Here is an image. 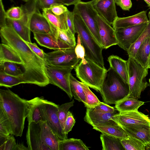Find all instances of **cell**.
<instances>
[{"instance_id":"11","label":"cell","mask_w":150,"mask_h":150,"mask_svg":"<svg viewBox=\"0 0 150 150\" xmlns=\"http://www.w3.org/2000/svg\"><path fill=\"white\" fill-rule=\"evenodd\" d=\"M58 105L44 99L43 100L42 110L45 122L60 140L67 138L61 125L57 114Z\"/></svg>"},{"instance_id":"43","label":"cell","mask_w":150,"mask_h":150,"mask_svg":"<svg viewBox=\"0 0 150 150\" xmlns=\"http://www.w3.org/2000/svg\"><path fill=\"white\" fill-rule=\"evenodd\" d=\"M75 122L72 113L69 111L63 128V130L65 134H68V133L71 130Z\"/></svg>"},{"instance_id":"20","label":"cell","mask_w":150,"mask_h":150,"mask_svg":"<svg viewBox=\"0 0 150 150\" xmlns=\"http://www.w3.org/2000/svg\"><path fill=\"white\" fill-rule=\"evenodd\" d=\"M42 97H36L28 100L29 108L27 117L28 123L45 122L42 110Z\"/></svg>"},{"instance_id":"29","label":"cell","mask_w":150,"mask_h":150,"mask_svg":"<svg viewBox=\"0 0 150 150\" xmlns=\"http://www.w3.org/2000/svg\"><path fill=\"white\" fill-rule=\"evenodd\" d=\"M87 146L81 139L73 138L60 140L59 150H89Z\"/></svg>"},{"instance_id":"32","label":"cell","mask_w":150,"mask_h":150,"mask_svg":"<svg viewBox=\"0 0 150 150\" xmlns=\"http://www.w3.org/2000/svg\"><path fill=\"white\" fill-rule=\"evenodd\" d=\"M11 134L13 135V132L11 124L5 113L0 108V138L3 140L2 143Z\"/></svg>"},{"instance_id":"21","label":"cell","mask_w":150,"mask_h":150,"mask_svg":"<svg viewBox=\"0 0 150 150\" xmlns=\"http://www.w3.org/2000/svg\"><path fill=\"white\" fill-rule=\"evenodd\" d=\"M29 27L33 33L47 34L51 31V27L48 21L40 12L39 10L35 12L30 18Z\"/></svg>"},{"instance_id":"17","label":"cell","mask_w":150,"mask_h":150,"mask_svg":"<svg viewBox=\"0 0 150 150\" xmlns=\"http://www.w3.org/2000/svg\"><path fill=\"white\" fill-rule=\"evenodd\" d=\"M33 34L38 44L48 48L55 50L71 47L59 39L51 30L47 34L34 33Z\"/></svg>"},{"instance_id":"41","label":"cell","mask_w":150,"mask_h":150,"mask_svg":"<svg viewBox=\"0 0 150 150\" xmlns=\"http://www.w3.org/2000/svg\"><path fill=\"white\" fill-rule=\"evenodd\" d=\"M75 50L77 57L81 59L82 62L85 63L87 62L85 58V49L81 44L80 37L78 35L77 37V43L75 47Z\"/></svg>"},{"instance_id":"42","label":"cell","mask_w":150,"mask_h":150,"mask_svg":"<svg viewBox=\"0 0 150 150\" xmlns=\"http://www.w3.org/2000/svg\"><path fill=\"white\" fill-rule=\"evenodd\" d=\"M12 135H9L6 141L0 145V150H14L17 143Z\"/></svg>"},{"instance_id":"37","label":"cell","mask_w":150,"mask_h":150,"mask_svg":"<svg viewBox=\"0 0 150 150\" xmlns=\"http://www.w3.org/2000/svg\"><path fill=\"white\" fill-rule=\"evenodd\" d=\"M16 64L10 62H0V69L8 75L20 77L23 75V72Z\"/></svg>"},{"instance_id":"16","label":"cell","mask_w":150,"mask_h":150,"mask_svg":"<svg viewBox=\"0 0 150 150\" xmlns=\"http://www.w3.org/2000/svg\"><path fill=\"white\" fill-rule=\"evenodd\" d=\"M129 135L142 142L150 148V124L130 125L121 127Z\"/></svg>"},{"instance_id":"23","label":"cell","mask_w":150,"mask_h":150,"mask_svg":"<svg viewBox=\"0 0 150 150\" xmlns=\"http://www.w3.org/2000/svg\"><path fill=\"white\" fill-rule=\"evenodd\" d=\"M110 67L115 71L128 83V76L127 61L120 57L114 55L110 56L108 58Z\"/></svg>"},{"instance_id":"48","label":"cell","mask_w":150,"mask_h":150,"mask_svg":"<svg viewBox=\"0 0 150 150\" xmlns=\"http://www.w3.org/2000/svg\"><path fill=\"white\" fill-rule=\"evenodd\" d=\"M0 29L6 26L7 24V16L3 4L2 0H0Z\"/></svg>"},{"instance_id":"8","label":"cell","mask_w":150,"mask_h":150,"mask_svg":"<svg viewBox=\"0 0 150 150\" xmlns=\"http://www.w3.org/2000/svg\"><path fill=\"white\" fill-rule=\"evenodd\" d=\"M73 12L81 18L95 38L102 46L96 19L98 13L93 8L91 1L85 2L81 1L74 5Z\"/></svg>"},{"instance_id":"35","label":"cell","mask_w":150,"mask_h":150,"mask_svg":"<svg viewBox=\"0 0 150 150\" xmlns=\"http://www.w3.org/2000/svg\"><path fill=\"white\" fill-rule=\"evenodd\" d=\"M121 143L125 150H145V145L138 139L129 136L127 139L121 140Z\"/></svg>"},{"instance_id":"56","label":"cell","mask_w":150,"mask_h":150,"mask_svg":"<svg viewBox=\"0 0 150 150\" xmlns=\"http://www.w3.org/2000/svg\"></svg>"},{"instance_id":"55","label":"cell","mask_w":150,"mask_h":150,"mask_svg":"<svg viewBox=\"0 0 150 150\" xmlns=\"http://www.w3.org/2000/svg\"><path fill=\"white\" fill-rule=\"evenodd\" d=\"M149 83H150V78L149 79Z\"/></svg>"},{"instance_id":"51","label":"cell","mask_w":150,"mask_h":150,"mask_svg":"<svg viewBox=\"0 0 150 150\" xmlns=\"http://www.w3.org/2000/svg\"><path fill=\"white\" fill-rule=\"evenodd\" d=\"M14 150H29V149L22 144L17 143Z\"/></svg>"},{"instance_id":"54","label":"cell","mask_w":150,"mask_h":150,"mask_svg":"<svg viewBox=\"0 0 150 150\" xmlns=\"http://www.w3.org/2000/svg\"><path fill=\"white\" fill-rule=\"evenodd\" d=\"M22 0L24 1H25V2H26V1H28L29 0Z\"/></svg>"},{"instance_id":"1","label":"cell","mask_w":150,"mask_h":150,"mask_svg":"<svg viewBox=\"0 0 150 150\" xmlns=\"http://www.w3.org/2000/svg\"><path fill=\"white\" fill-rule=\"evenodd\" d=\"M2 43L6 44L18 53L24 63L23 75L19 77L24 83L44 87L50 83L46 73V62L35 54L10 26L0 29Z\"/></svg>"},{"instance_id":"38","label":"cell","mask_w":150,"mask_h":150,"mask_svg":"<svg viewBox=\"0 0 150 150\" xmlns=\"http://www.w3.org/2000/svg\"><path fill=\"white\" fill-rule=\"evenodd\" d=\"M74 103V101L73 99L71 102L58 105L57 114L63 129L69 110L73 106Z\"/></svg>"},{"instance_id":"24","label":"cell","mask_w":150,"mask_h":150,"mask_svg":"<svg viewBox=\"0 0 150 150\" xmlns=\"http://www.w3.org/2000/svg\"><path fill=\"white\" fill-rule=\"evenodd\" d=\"M6 62L24 65L20 56L15 50L8 45L2 43L0 45V62Z\"/></svg>"},{"instance_id":"40","label":"cell","mask_w":150,"mask_h":150,"mask_svg":"<svg viewBox=\"0 0 150 150\" xmlns=\"http://www.w3.org/2000/svg\"><path fill=\"white\" fill-rule=\"evenodd\" d=\"M90 109L93 112L100 113H111L117 110V109L115 108L114 107L101 102L94 107Z\"/></svg>"},{"instance_id":"28","label":"cell","mask_w":150,"mask_h":150,"mask_svg":"<svg viewBox=\"0 0 150 150\" xmlns=\"http://www.w3.org/2000/svg\"><path fill=\"white\" fill-rule=\"evenodd\" d=\"M150 55V37H149L141 45L134 58L143 67L147 68Z\"/></svg>"},{"instance_id":"22","label":"cell","mask_w":150,"mask_h":150,"mask_svg":"<svg viewBox=\"0 0 150 150\" xmlns=\"http://www.w3.org/2000/svg\"><path fill=\"white\" fill-rule=\"evenodd\" d=\"M93 129L102 133L114 136L121 139L127 138L129 135L117 123L101 124L93 126Z\"/></svg>"},{"instance_id":"19","label":"cell","mask_w":150,"mask_h":150,"mask_svg":"<svg viewBox=\"0 0 150 150\" xmlns=\"http://www.w3.org/2000/svg\"><path fill=\"white\" fill-rule=\"evenodd\" d=\"M120 112L117 109L111 113H100L93 112L90 108H86L84 120L92 126L101 124L117 123L113 119V116Z\"/></svg>"},{"instance_id":"46","label":"cell","mask_w":150,"mask_h":150,"mask_svg":"<svg viewBox=\"0 0 150 150\" xmlns=\"http://www.w3.org/2000/svg\"><path fill=\"white\" fill-rule=\"evenodd\" d=\"M48 9L57 16H60L63 14L68 10L64 5L60 4L53 5Z\"/></svg>"},{"instance_id":"18","label":"cell","mask_w":150,"mask_h":150,"mask_svg":"<svg viewBox=\"0 0 150 150\" xmlns=\"http://www.w3.org/2000/svg\"><path fill=\"white\" fill-rule=\"evenodd\" d=\"M146 11H143L134 15L125 17H117L114 21L112 26L115 30L132 26L142 23H148Z\"/></svg>"},{"instance_id":"31","label":"cell","mask_w":150,"mask_h":150,"mask_svg":"<svg viewBox=\"0 0 150 150\" xmlns=\"http://www.w3.org/2000/svg\"><path fill=\"white\" fill-rule=\"evenodd\" d=\"M69 82L71 93L74 98L85 104L86 99L81 82L78 81L71 73L70 76Z\"/></svg>"},{"instance_id":"9","label":"cell","mask_w":150,"mask_h":150,"mask_svg":"<svg viewBox=\"0 0 150 150\" xmlns=\"http://www.w3.org/2000/svg\"><path fill=\"white\" fill-rule=\"evenodd\" d=\"M75 47L60 49L47 53L46 64L74 68L81 60L77 57L75 53Z\"/></svg>"},{"instance_id":"52","label":"cell","mask_w":150,"mask_h":150,"mask_svg":"<svg viewBox=\"0 0 150 150\" xmlns=\"http://www.w3.org/2000/svg\"><path fill=\"white\" fill-rule=\"evenodd\" d=\"M150 8V0H144Z\"/></svg>"},{"instance_id":"36","label":"cell","mask_w":150,"mask_h":150,"mask_svg":"<svg viewBox=\"0 0 150 150\" xmlns=\"http://www.w3.org/2000/svg\"><path fill=\"white\" fill-rule=\"evenodd\" d=\"M81 82L86 99V103L84 104L85 106L90 108L94 107L99 104L100 101L90 90L87 85L82 82Z\"/></svg>"},{"instance_id":"27","label":"cell","mask_w":150,"mask_h":150,"mask_svg":"<svg viewBox=\"0 0 150 150\" xmlns=\"http://www.w3.org/2000/svg\"><path fill=\"white\" fill-rule=\"evenodd\" d=\"M102 150H125L120 138L102 133L100 135Z\"/></svg>"},{"instance_id":"47","label":"cell","mask_w":150,"mask_h":150,"mask_svg":"<svg viewBox=\"0 0 150 150\" xmlns=\"http://www.w3.org/2000/svg\"><path fill=\"white\" fill-rule=\"evenodd\" d=\"M39 8L43 9L48 8L52 5L55 4H62L58 0H37Z\"/></svg>"},{"instance_id":"2","label":"cell","mask_w":150,"mask_h":150,"mask_svg":"<svg viewBox=\"0 0 150 150\" xmlns=\"http://www.w3.org/2000/svg\"><path fill=\"white\" fill-rule=\"evenodd\" d=\"M29 108L28 100L21 98L8 89H0V108L8 118L13 135L16 137L22 136Z\"/></svg>"},{"instance_id":"53","label":"cell","mask_w":150,"mask_h":150,"mask_svg":"<svg viewBox=\"0 0 150 150\" xmlns=\"http://www.w3.org/2000/svg\"><path fill=\"white\" fill-rule=\"evenodd\" d=\"M147 69H150V55L149 59V60L148 61V65L147 67Z\"/></svg>"},{"instance_id":"4","label":"cell","mask_w":150,"mask_h":150,"mask_svg":"<svg viewBox=\"0 0 150 150\" xmlns=\"http://www.w3.org/2000/svg\"><path fill=\"white\" fill-rule=\"evenodd\" d=\"M100 92L104 103L115 104L128 96L129 84L110 67L105 73Z\"/></svg>"},{"instance_id":"5","label":"cell","mask_w":150,"mask_h":150,"mask_svg":"<svg viewBox=\"0 0 150 150\" xmlns=\"http://www.w3.org/2000/svg\"><path fill=\"white\" fill-rule=\"evenodd\" d=\"M74 23L76 33L80 37L85 50V58L91 60L102 67L104 63L102 54L103 49L81 18L74 13Z\"/></svg>"},{"instance_id":"3","label":"cell","mask_w":150,"mask_h":150,"mask_svg":"<svg viewBox=\"0 0 150 150\" xmlns=\"http://www.w3.org/2000/svg\"><path fill=\"white\" fill-rule=\"evenodd\" d=\"M26 140L29 150H59L60 140L46 122L28 123Z\"/></svg>"},{"instance_id":"49","label":"cell","mask_w":150,"mask_h":150,"mask_svg":"<svg viewBox=\"0 0 150 150\" xmlns=\"http://www.w3.org/2000/svg\"><path fill=\"white\" fill-rule=\"evenodd\" d=\"M115 4L123 10L129 11L132 4L131 0H115Z\"/></svg>"},{"instance_id":"6","label":"cell","mask_w":150,"mask_h":150,"mask_svg":"<svg viewBox=\"0 0 150 150\" xmlns=\"http://www.w3.org/2000/svg\"><path fill=\"white\" fill-rule=\"evenodd\" d=\"M85 59L86 62L81 61L74 68L76 76L89 87L100 92L107 70L94 61Z\"/></svg>"},{"instance_id":"33","label":"cell","mask_w":150,"mask_h":150,"mask_svg":"<svg viewBox=\"0 0 150 150\" xmlns=\"http://www.w3.org/2000/svg\"><path fill=\"white\" fill-rule=\"evenodd\" d=\"M149 22L137 40L127 51L129 56L134 58L137 51L143 42L150 37V11L148 13Z\"/></svg>"},{"instance_id":"39","label":"cell","mask_w":150,"mask_h":150,"mask_svg":"<svg viewBox=\"0 0 150 150\" xmlns=\"http://www.w3.org/2000/svg\"><path fill=\"white\" fill-rule=\"evenodd\" d=\"M6 15L7 18L13 20H18L22 18L23 12L21 7H13L7 11Z\"/></svg>"},{"instance_id":"10","label":"cell","mask_w":150,"mask_h":150,"mask_svg":"<svg viewBox=\"0 0 150 150\" xmlns=\"http://www.w3.org/2000/svg\"><path fill=\"white\" fill-rule=\"evenodd\" d=\"M46 73L50 83L57 86L67 94L70 99L73 96L70 86L69 78L72 68L46 65Z\"/></svg>"},{"instance_id":"44","label":"cell","mask_w":150,"mask_h":150,"mask_svg":"<svg viewBox=\"0 0 150 150\" xmlns=\"http://www.w3.org/2000/svg\"><path fill=\"white\" fill-rule=\"evenodd\" d=\"M67 24L69 29L74 35L76 33L74 23V13L68 10L65 12Z\"/></svg>"},{"instance_id":"15","label":"cell","mask_w":150,"mask_h":150,"mask_svg":"<svg viewBox=\"0 0 150 150\" xmlns=\"http://www.w3.org/2000/svg\"><path fill=\"white\" fill-rule=\"evenodd\" d=\"M92 5L98 14L111 25L118 17L115 0H92Z\"/></svg>"},{"instance_id":"7","label":"cell","mask_w":150,"mask_h":150,"mask_svg":"<svg viewBox=\"0 0 150 150\" xmlns=\"http://www.w3.org/2000/svg\"><path fill=\"white\" fill-rule=\"evenodd\" d=\"M129 93L128 97L138 100L142 91L150 86L146 77L148 69L143 67L134 58L129 56L127 60Z\"/></svg>"},{"instance_id":"12","label":"cell","mask_w":150,"mask_h":150,"mask_svg":"<svg viewBox=\"0 0 150 150\" xmlns=\"http://www.w3.org/2000/svg\"><path fill=\"white\" fill-rule=\"evenodd\" d=\"M148 23H142L127 28L115 30L117 45L127 51L137 40Z\"/></svg>"},{"instance_id":"25","label":"cell","mask_w":150,"mask_h":150,"mask_svg":"<svg viewBox=\"0 0 150 150\" xmlns=\"http://www.w3.org/2000/svg\"><path fill=\"white\" fill-rule=\"evenodd\" d=\"M42 10V15L53 25L66 31L69 30L67 23L65 12L60 16H57L48 8H44Z\"/></svg>"},{"instance_id":"13","label":"cell","mask_w":150,"mask_h":150,"mask_svg":"<svg viewBox=\"0 0 150 150\" xmlns=\"http://www.w3.org/2000/svg\"><path fill=\"white\" fill-rule=\"evenodd\" d=\"M102 46L107 49L118 44L115 31L111 25L98 14L96 18Z\"/></svg>"},{"instance_id":"14","label":"cell","mask_w":150,"mask_h":150,"mask_svg":"<svg viewBox=\"0 0 150 150\" xmlns=\"http://www.w3.org/2000/svg\"><path fill=\"white\" fill-rule=\"evenodd\" d=\"M113 119L121 127L130 125L150 124V119L148 115L138 111L119 112L113 116Z\"/></svg>"},{"instance_id":"50","label":"cell","mask_w":150,"mask_h":150,"mask_svg":"<svg viewBox=\"0 0 150 150\" xmlns=\"http://www.w3.org/2000/svg\"><path fill=\"white\" fill-rule=\"evenodd\" d=\"M64 5L69 6L77 4L81 1V0H58Z\"/></svg>"},{"instance_id":"30","label":"cell","mask_w":150,"mask_h":150,"mask_svg":"<svg viewBox=\"0 0 150 150\" xmlns=\"http://www.w3.org/2000/svg\"><path fill=\"white\" fill-rule=\"evenodd\" d=\"M50 23L51 31L59 39L71 47L76 46L74 35L69 30L66 31L57 28L51 23Z\"/></svg>"},{"instance_id":"26","label":"cell","mask_w":150,"mask_h":150,"mask_svg":"<svg viewBox=\"0 0 150 150\" xmlns=\"http://www.w3.org/2000/svg\"><path fill=\"white\" fill-rule=\"evenodd\" d=\"M144 102L127 96L115 104V108L120 112L138 111Z\"/></svg>"},{"instance_id":"34","label":"cell","mask_w":150,"mask_h":150,"mask_svg":"<svg viewBox=\"0 0 150 150\" xmlns=\"http://www.w3.org/2000/svg\"><path fill=\"white\" fill-rule=\"evenodd\" d=\"M21 83H24V82L19 77L8 75L0 69V86L11 88Z\"/></svg>"},{"instance_id":"45","label":"cell","mask_w":150,"mask_h":150,"mask_svg":"<svg viewBox=\"0 0 150 150\" xmlns=\"http://www.w3.org/2000/svg\"><path fill=\"white\" fill-rule=\"evenodd\" d=\"M32 51L38 56L45 62L46 53L42 50L40 49L35 43L26 42Z\"/></svg>"}]
</instances>
